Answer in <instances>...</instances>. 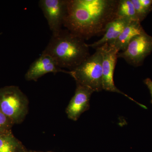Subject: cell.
<instances>
[{
    "label": "cell",
    "instance_id": "2e32d148",
    "mask_svg": "<svg viewBox=\"0 0 152 152\" xmlns=\"http://www.w3.org/2000/svg\"><path fill=\"white\" fill-rule=\"evenodd\" d=\"M141 4L146 9L152 11V0H139Z\"/></svg>",
    "mask_w": 152,
    "mask_h": 152
},
{
    "label": "cell",
    "instance_id": "8fae6325",
    "mask_svg": "<svg viewBox=\"0 0 152 152\" xmlns=\"http://www.w3.org/2000/svg\"><path fill=\"white\" fill-rule=\"evenodd\" d=\"M145 31L140 22L137 20L131 21L124 28L116 40L110 44L113 45L119 52L121 50L124 51L133 38Z\"/></svg>",
    "mask_w": 152,
    "mask_h": 152
},
{
    "label": "cell",
    "instance_id": "ba28073f",
    "mask_svg": "<svg viewBox=\"0 0 152 152\" xmlns=\"http://www.w3.org/2000/svg\"><path fill=\"white\" fill-rule=\"evenodd\" d=\"M94 91L90 88L77 84L75 95L66 109L68 118L77 121L83 113L90 108V100Z\"/></svg>",
    "mask_w": 152,
    "mask_h": 152
},
{
    "label": "cell",
    "instance_id": "277c9868",
    "mask_svg": "<svg viewBox=\"0 0 152 152\" xmlns=\"http://www.w3.org/2000/svg\"><path fill=\"white\" fill-rule=\"evenodd\" d=\"M27 97L15 86L0 89V110L8 117L14 124L24 121L28 111Z\"/></svg>",
    "mask_w": 152,
    "mask_h": 152
},
{
    "label": "cell",
    "instance_id": "30bf717a",
    "mask_svg": "<svg viewBox=\"0 0 152 152\" xmlns=\"http://www.w3.org/2000/svg\"><path fill=\"white\" fill-rule=\"evenodd\" d=\"M130 21L127 19L118 17L107 25L104 34L100 39L88 46L89 48L97 49L104 44L113 43Z\"/></svg>",
    "mask_w": 152,
    "mask_h": 152
},
{
    "label": "cell",
    "instance_id": "4fadbf2b",
    "mask_svg": "<svg viewBox=\"0 0 152 152\" xmlns=\"http://www.w3.org/2000/svg\"><path fill=\"white\" fill-rule=\"evenodd\" d=\"M117 16L118 17L125 18L131 21H139L134 5L131 0H119Z\"/></svg>",
    "mask_w": 152,
    "mask_h": 152
},
{
    "label": "cell",
    "instance_id": "52a82bcc",
    "mask_svg": "<svg viewBox=\"0 0 152 152\" xmlns=\"http://www.w3.org/2000/svg\"><path fill=\"white\" fill-rule=\"evenodd\" d=\"M68 0H40L39 7L48 21L52 35L62 30L67 7Z\"/></svg>",
    "mask_w": 152,
    "mask_h": 152
},
{
    "label": "cell",
    "instance_id": "3957f363",
    "mask_svg": "<svg viewBox=\"0 0 152 152\" xmlns=\"http://www.w3.org/2000/svg\"><path fill=\"white\" fill-rule=\"evenodd\" d=\"M76 84L90 88L94 92L103 90L102 56L100 47L96 49L94 54L90 56L80 65L69 71Z\"/></svg>",
    "mask_w": 152,
    "mask_h": 152
},
{
    "label": "cell",
    "instance_id": "5bb4252c",
    "mask_svg": "<svg viewBox=\"0 0 152 152\" xmlns=\"http://www.w3.org/2000/svg\"><path fill=\"white\" fill-rule=\"evenodd\" d=\"M131 1L134 5L138 20L141 23L146 18L147 15L151 11L144 7L140 3L139 0H131Z\"/></svg>",
    "mask_w": 152,
    "mask_h": 152
},
{
    "label": "cell",
    "instance_id": "7c38bea8",
    "mask_svg": "<svg viewBox=\"0 0 152 152\" xmlns=\"http://www.w3.org/2000/svg\"><path fill=\"white\" fill-rule=\"evenodd\" d=\"M0 152H28L21 142L12 131L0 135Z\"/></svg>",
    "mask_w": 152,
    "mask_h": 152
},
{
    "label": "cell",
    "instance_id": "e0dca14e",
    "mask_svg": "<svg viewBox=\"0 0 152 152\" xmlns=\"http://www.w3.org/2000/svg\"><path fill=\"white\" fill-rule=\"evenodd\" d=\"M144 83L146 85L148 88L149 90L151 96V103L152 104V80L150 78H147L144 80Z\"/></svg>",
    "mask_w": 152,
    "mask_h": 152
},
{
    "label": "cell",
    "instance_id": "9a60e30c",
    "mask_svg": "<svg viewBox=\"0 0 152 152\" xmlns=\"http://www.w3.org/2000/svg\"><path fill=\"white\" fill-rule=\"evenodd\" d=\"M14 125L11 120L0 110V132L5 133L12 131V128Z\"/></svg>",
    "mask_w": 152,
    "mask_h": 152
},
{
    "label": "cell",
    "instance_id": "5b68a950",
    "mask_svg": "<svg viewBox=\"0 0 152 152\" xmlns=\"http://www.w3.org/2000/svg\"><path fill=\"white\" fill-rule=\"evenodd\" d=\"M152 52V36L145 31L133 38L126 50L118 53V57L124 59L131 65L140 66Z\"/></svg>",
    "mask_w": 152,
    "mask_h": 152
},
{
    "label": "cell",
    "instance_id": "7a4b0ae2",
    "mask_svg": "<svg viewBox=\"0 0 152 152\" xmlns=\"http://www.w3.org/2000/svg\"><path fill=\"white\" fill-rule=\"evenodd\" d=\"M85 40L67 29L52 36L42 53L52 57L58 67L74 69L87 59L89 47Z\"/></svg>",
    "mask_w": 152,
    "mask_h": 152
},
{
    "label": "cell",
    "instance_id": "9c48e42d",
    "mask_svg": "<svg viewBox=\"0 0 152 152\" xmlns=\"http://www.w3.org/2000/svg\"><path fill=\"white\" fill-rule=\"evenodd\" d=\"M58 72L69 73V71L64 70L58 67L53 59L49 55L42 53L30 65L27 71L25 77L27 81H37L46 74Z\"/></svg>",
    "mask_w": 152,
    "mask_h": 152
},
{
    "label": "cell",
    "instance_id": "6da1fadb",
    "mask_svg": "<svg viewBox=\"0 0 152 152\" xmlns=\"http://www.w3.org/2000/svg\"><path fill=\"white\" fill-rule=\"evenodd\" d=\"M119 0H68L63 26L85 40L104 34L118 18Z\"/></svg>",
    "mask_w": 152,
    "mask_h": 152
},
{
    "label": "cell",
    "instance_id": "ac0fdd59",
    "mask_svg": "<svg viewBox=\"0 0 152 152\" xmlns=\"http://www.w3.org/2000/svg\"><path fill=\"white\" fill-rule=\"evenodd\" d=\"M5 133H6V132H5ZM4 133L1 132H0V135L1 134H4Z\"/></svg>",
    "mask_w": 152,
    "mask_h": 152
},
{
    "label": "cell",
    "instance_id": "8992f818",
    "mask_svg": "<svg viewBox=\"0 0 152 152\" xmlns=\"http://www.w3.org/2000/svg\"><path fill=\"white\" fill-rule=\"evenodd\" d=\"M102 50V87L103 90L107 91L121 94L129 99L138 104L142 107H146L138 104L132 98L120 91L115 86L114 82V73L118 58L119 51L113 45L105 44L100 47Z\"/></svg>",
    "mask_w": 152,
    "mask_h": 152
}]
</instances>
